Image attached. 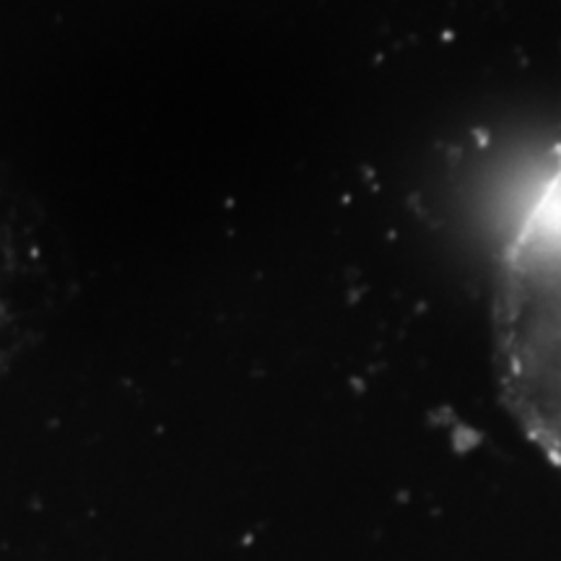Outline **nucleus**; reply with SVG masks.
Listing matches in <instances>:
<instances>
[{
    "label": "nucleus",
    "instance_id": "1",
    "mask_svg": "<svg viewBox=\"0 0 561 561\" xmlns=\"http://www.w3.org/2000/svg\"><path fill=\"white\" fill-rule=\"evenodd\" d=\"M494 351L504 405L561 471V157L504 257Z\"/></svg>",
    "mask_w": 561,
    "mask_h": 561
}]
</instances>
